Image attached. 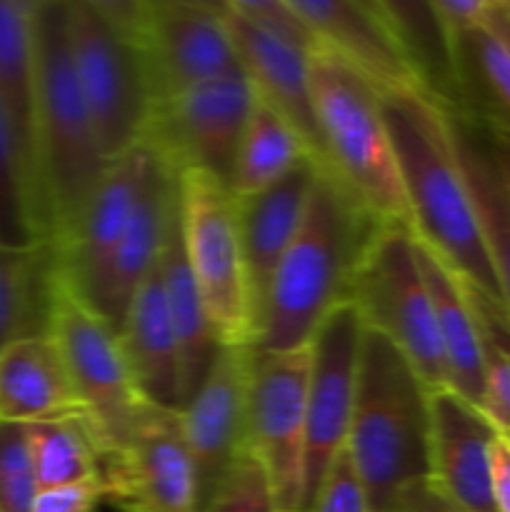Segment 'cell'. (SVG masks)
Wrapping results in <instances>:
<instances>
[{
  "label": "cell",
  "mask_w": 510,
  "mask_h": 512,
  "mask_svg": "<svg viewBox=\"0 0 510 512\" xmlns=\"http://www.w3.org/2000/svg\"><path fill=\"white\" fill-rule=\"evenodd\" d=\"M505 435H508V433H505ZM508 438H510V435H508Z\"/></svg>",
  "instance_id": "bcb514c9"
},
{
  "label": "cell",
  "mask_w": 510,
  "mask_h": 512,
  "mask_svg": "<svg viewBox=\"0 0 510 512\" xmlns=\"http://www.w3.org/2000/svg\"><path fill=\"white\" fill-rule=\"evenodd\" d=\"M318 173L320 165L313 158H305L298 168L290 170L270 188L248 195V198H235L238 200L240 243H243L245 273H248L255 320H258L265 293H268L280 260L285 258L303 228Z\"/></svg>",
  "instance_id": "44dd1931"
},
{
  "label": "cell",
  "mask_w": 510,
  "mask_h": 512,
  "mask_svg": "<svg viewBox=\"0 0 510 512\" xmlns=\"http://www.w3.org/2000/svg\"><path fill=\"white\" fill-rule=\"evenodd\" d=\"M405 60L413 68L423 93L443 105L450 115H463L453 40L445 33L430 0H378Z\"/></svg>",
  "instance_id": "4316f807"
},
{
  "label": "cell",
  "mask_w": 510,
  "mask_h": 512,
  "mask_svg": "<svg viewBox=\"0 0 510 512\" xmlns=\"http://www.w3.org/2000/svg\"><path fill=\"white\" fill-rule=\"evenodd\" d=\"M253 345H223L208 378L183 410L185 440L198 475L200 512L248 453V388Z\"/></svg>",
  "instance_id": "9a60e30c"
},
{
  "label": "cell",
  "mask_w": 510,
  "mask_h": 512,
  "mask_svg": "<svg viewBox=\"0 0 510 512\" xmlns=\"http://www.w3.org/2000/svg\"><path fill=\"white\" fill-rule=\"evenodd\" d=\"M53 245H0V350L50 330L53 305Z\"/></svg>",
  "instance_id": "f1b7e54d"
},
{
  "label": "cell",
  "mask_w": 510,
  "mask_h": 512,
  "mask_svg": "<svg viewBox=\"0 0 510 512\" xmlns=\"http://www.w3.org/2000/svg\"><path fill=\"white\" fill-rule=\"evenodd\" d=\"M310 345L285 353L253 350L248 450L268 478L278 512H303Z\"/></svg>",
  "instance_id": "7c38bea8"
},
{
  "label": "cell",
  "mask_w": 510,
  "mask_h": 512,
  "mask_svg": "<svg viewBox=\"0 0 510 512\" xmlns=\"http://www.w3.org/2000/svg\"><path fill=\"white\" fill-rule=\"evenodd\" d=\"M365 325L353 303H340L310 340L308 438H305L303 512L313 508L325 475L348 445L358 395Z\"/></svg>",
  "instance_id": "4fadbf2b"
},
{
  "label": "cell",
  "mask_w": 510,
  "mask_h": 512,
  "mask_svg": "<svg viewBox=\"0 0 510 512\" xmlns=\"http://www.w3.org/2000/svg\"><path fill=\"white\" fill-rule=\"evenodd\" d=\"M100 500H105L100 483L50 488L40 490L30 512H95Z\"/></svg>",
  "instance_id": "f35d334b"
},
{
  "label": "cell",
  "mask_w": 510,
  "mask_h": 512,
  "mask_svg": "<svg viewBox=\"0 0 510 512\" xmlns=\"http://www.w3.org/2000/svg\"><path fill=\"white\" fill-rule=\"evenodd\" d=\"M380 103L413 235L470 288L503 303L460 163L453 115L423 90L385 93Z\"/></svg>",
  "instance_id": "6da1fadb"
},
{
  "label": "cell",
  "mask_w": 510,
  "mask_h": 512,
  "mask_svg": "<svg viewBox=\"0 0 510 512\" xmlns=\"http://www.w3.org/2000/svg\"><path fill=\"white\" fill-rule=\"evenodd\" d=\"M203 512H278L268 478L250 450L225 475Z\"/></svg>",
  "instance_id": "d590c367"
},
{
  "label": "cell",
  "mask_w": 510,
  "mask_h": 512,
  "mask_svg": "<svg viewBox=\"0 0 510 512\" xmlns=\"http://www.w3.org/2000/svg\"><path fill=\"white\" fill-rule=\"evenodd\" d=\"M493 503L495 512H510V438L505 433L493 443Z\"/></svg>",
  "instance_id": "60d3db41"
},
{
  "label": "cell",
  "mask_w": 510,
  "mask_h": 512,
  "mask_svg": "<svg viewBox=\"0 0 510 512\" xmlns=\"http://www.w3.org/2000/svg\"><path fill=\"white\" fill-rule=\"evenodd\" d=\"M348 303L365 328L400 350L428 390L448 388L433 300L408 225L383 223L375 230L350 280Z\"/></svg>",
  "instance_id": "8992f818"
},
{
  "label": "cell",
  "mask_w": 510,
  "mask_h": 512,
  "mask_svg": "<svg viewBox=\"0 0 510 512\" xmlns=\"http://www.w3.org/2000/svg\"><path fill=\"white\" fill-rule=\"evenodd\" d=\"M433 485L458 512H495L493 443L500 430L453 390L430 393Z\"/></svg>",
  "instance_id": "e0dca14e"
},
{
  "label": "cell",
  "mask_w": 510,
  "mask_h": 512,
  "mask_svg": "<svg viewBox=\"0 0 510 512\" xmlns=\"http://www.w3.org/2000/svg\"><path fill=\"white\" fill-rule=\"evenodd\" d=\"M463 115L468 123L510 130V48L480 23L453 35Z\"/></svg>",
  "instance_id": "83f0119b"
},
{
  "label": "cell",
  "mask_w": 510,
  "mask_h": 512,
  "mask_svg": "<svg viewBox=\"0 0 510 512\" xmlns=\"http://www.w3.org/2000/svg\"><path fill=\"white\" fill-rule=\"evenodd\" d=\"M305 158H313V155L298 130L278 110L255 95V105L250 110L238 155H235L230 190L235 198L260 193L298 168Z\"/></svg>",
  "instance_id": "f546056e"
},
{
  "label": "cell",
  "mask_w": 510,
  "mask_h": 512,
  "mask_svg": "<svg viewBox=\"0 0 510 512\" xmlns=\"http://www.w3.org/2000/svg\"><path fill=\"white\" fill-rule=\"evenodd\" d=\"M45 243L50 240L38 183L8 118L0 110V245L35 248Z\"/></svg>",
  "instance_id": "d6a6232c"
},
{
  "label": "cell",
  "mask_w": 510,
  "mask_h": 512,
  "mask_svg": "<svg viewBox=\"0 0 510 512\" xmlns=\"http://www.w3.org/2000/svg\"><path fill=\"white\" fill-rule=\"evenodd\" d=\"M430 393L390 340L365 328L348 450L370 512H403L435 493Z\"/></svg>",
  "instance_id": "3957f363"
},
{
  "label": "cell",
  "mask_w": 510,
  "mask_h": 512,
  "mask_svg": "<svg viewBox=\"0 0 510 512\" xmlns=\"http://www.w3.org/2000/svg\"><path fill=\"white\" fill-rule=\"evenodd\" d=\"M310 83L325 170L380 223L410 228L408 203L378 90L325 48L310 55Z\"/></svg>",
  "instance_id": "5b68a950"
},
{
  "label": "cell",
  "mask_w": 510,
  "mask_h": 512,
  "mask_svg": "<svg viewBox=\"0 0 510 512\" xmlns=\"http://www.w3.org/2000/svg\"><path fill=\"white\" fill-rule=\"evenodd\" d=\"M150 165L153 153L143 143L108 163L73 233L60 245H53L55 270L73 290H83L88 285L128 228Z\"/></svg>",
  "instance_id": "d6986e66"
},
{
  "label": "cell",
  "mask_w": 510,
  "mask_h": 512,
  "mask_svg": "<svg viewBox=\"0 0 510 512\" xmlns=\"http://www.w3.org/2000/svg\"><path fill=\"white\" fill-rule=\"evenodd\" d=\"M415 253H418L420 268H423L430 300H433L448 390L483 410V340H480V325L475 318L473 303H470L468 285L418 238H415Z\"/></svg>",
  "instance_id": "cb8c5ba5"
},
{
  "label": "cell",
  "mask_w": 510,
  "mask_h": 512,
  "mask_svg": "<svg viewBox=\"0 0 510 512\" xmlns=\"http://www.w3.org/2000/svg\"><path fill=\"white\" fill-rule=\"evenodd\" d=\"M48 333L63 353L85 418L93 423L105 455L123 448L148 403L135 388L115 325L85 303L58 270L53 273Z\"/></svg>",
  "instance_id": "30bf717a"
},
{
  "label": "cell",
  "mask_w": 510,
  "mask_h": 512,
  "mask_svg": "<svg viewBox=\"0 0 510 512\" xmlns=\"http://www.w3.org/2000/svg\"><path fill=\"white\" fill-rule=\"evenodd\" d=\"M308 512H370L368 495L355 473L348 450H340Z\"/></svg>",
  "instance_id": "74e56055"
},
{
  "label": "cell",
  "mask_w": 510,
  "mask_h": 512,
  "mask_svg": "<svg viewBox=\"0 0 510 512\" xmlns=\"http://www.w3.org/2000/svg\"><path fill=\"white\" fill-rule=\"evenodd\" d=\"M103 493L120 512H200L183 410H143L123 448L103 458Z\"/></svg>",
  "instance_id": "5bb4252c"
},
{
  "label": "cell",
  "mask_w": 510,
  "mask_h": 512,
  "mask_svg": "<svg viewBox=\"0 0 510 512\" xmlns=\"http://www.w3.org/2000/svg\"><path fill=\"white\" fill-rule=\"evenodd\" d=\"M130 375L153 408L183 410V368L158 268L135 293L118 328Z\"/></svg>",
  "instance_id": "7402d4cb"
},
{
  "label": "cell",
  "mask_w": 510,
  "mask_h": 512,
  "mask_svg": "<svg viewBox=\"0 0 510 512\" xmlns=\"http://www.w3.org/2000/svg\"><path fill=\"white\" fill-rule=\"evenodd\" d=\"M103 13L133 38L153 105L238 68L223 3L205 0H98Z\"/></svg>",
  "instance_id": "9c48e42d"
},
{
  "label": "cell",
  "mask_w": 510,
  "mask_h": 512,
  "mask_svg": "<svg viewBox=\"0 0 510 512\" xmlns=\"http://www.w3.org/2000/svg\"><path fill=\"white\" fill-rule=\"evenodd\" d=\"M485 133H488L485 153H488L495 175H498L500 188H503L505 198L510 203V130L485 128Z\"/></svg>",
  "instance_id": "b9f144b4"
},
{
  "label": "cell",
  "mask_w": 510,
  "mask_h": 512,
  "mask_svg": "<svg viewBox=\"0 0 510 512\" xmlns=\"http://www.w3.org/2000/svg\"><path fill=\"white\" fill-rule=\"evenodd\" d=\"M33 8L35 0H0V110L8 118L38 183V143H35L38 53H35Z\"/></svg>",
  "instance_id": "484cf974"
},
{
  "label": "cell",
  "mask_w": 510,
  "mask_h": 512,
  "mask_svg": "<svg viewBox=\"0 0 510 512\" xmlns=\"http://www.w3.org/2000/svg\"><path fill=\"white\" fill-rule=\"evenodd\" d=\"M253 105L255 88L238 65L153 105L140 143L175 178L205 170L230 185Z\"/></svg>",
  "instance_id": "8fae6325"
},
{
  "label": "cell",
  "mask_w": 510,
  "mask_h": 512,
  "mask_svg": "<svg viewBox=\"0 0 510 512\" xmlns=\"http://www.w3.org/2000/svg\"><path fill=\"white\" fill-rule=\"evenodd\" d=\"M28 428L40 490L85 483L103 485L105 450L85 415L43 420Z\"/></svg>",
  "instance_id": "4dcf8cb0"
},
{
  "label": "cell",
  "mask_w": 510,
  "mask_h": 512,
  "mask_svg": "<svg viewBox=\"0 0 510 512\" xmlns=\"http://www.w3.org/2000/svg\"><path fill=\"white\" fill-rule=\"evenodd\" d=\"M403 512H458V510H455L453 505H450L448 500H445L443 495H440L438 490H435V493L430 495V498L425 500V503L413 505V508H408V510H403Z\"/></svg>",
  "instance_id": "ee69618b"
},
{
  "label": "cell",
  "mask_w": 510,
  "mask_h": 512,
  "mask_svg": "<svg viewBox=\"0 0 510 512\" xmlns=\"http://www.w3.org/2000/svg\"><path fill=\"white\" fill-rule=\"evenodd\" d=\"M38 493L30 428L0 423V510L30 512Z\"/></svg>",
  "instance_id": "e575fe53"
},
{
  "label": "cell",
  "mask_w": 510,
  "mask_h": 512,
  "mask_svg": "<svg viewBox=\"0 0 510 512\" xmlns=\"http://www.w3.org/2000/svg\"><path fill=\"white\" fill-rule=\"evenodd\" d=\"M68 33L80 93L105 163L140 145L153 110L148 75L133 38L98 0H68Z\"/></svg>",
  "instance_id": "ba28073f"
},
{
  "label": "cell",
  "mask_w": 510,
  "mask_h": 512,
  "mask_svg": "<svg viewBox=\"0 0 510 512\" xmlns=\"http://www.w3.org/2000/svg\"><path fill=\"white\" fill-rule=\"evenodd\" d=\"M453 120L455 133H458L460 163H463L465 180H468L473 203L478 208L480 228H483L490 263H493V273L500 288V300L510 315V203L500 188L488 153L483 145L473 140L470 125L455 115Z\"/></svg>",
  "instance_id": "1f68e13d"
},
{
  "label": "cell",
  "mask_w": 510,
  "mask_h": 512,
  "mask_svg": "<svg viewBox=\"0 0 510 512\" xmlns=\"http://www.w3.org/2000/svg\"><path fill=\"white\" fill-rule=\"evenodd\" d=\"M225 3L245 20H250L255 28L265 30L268 35L303 50V53L313 55L320 48L313 30L300 18L290 0H225Z\"/></svg>",
  "instance_id": "8d00e7d4"
},
{
  "label": "cell",
  "mask_w": 510,
  "mask_h": 512,
  "mask_svg": "<svg viewBox=\"0 0 510 512\" xmlns=\"http://www.w3.org/2000/svg\"><path fill=\"white\" fill-rule=\"evenodd\" d=\"M485 23H488V28L493 30V33L498 35V38L510 48V15L500 8L498 0H493V3H490L488 15H485Z\"/></svg>",
  "instance_id": "7bdbcfd3"
},
{
  "label": "cell",
  "mask_w": 510,
  "mask_h": 512,
  "mask_svg": "<svg viewBox=\"0 0 510 512\" xmlns=\"http://www.w3.org/2000/svg\"><path fill=\"white\" fill-rule=\"evenodd\" d=\"M498 3H500V8L510 15V0H498Z\"/></svg>",
  "instance_id": "f6af8a7d"
},
{
  "label": "cell",
  "mask_w": 510,
  "mask_h": 512,
  "mask_svg": "<svg viewBox=\"0 0 510 512\" xmlns=\"http://www.w3.org/2000/svg\"><path fill=\"white\" fill-rule=\"evenodd\" d=\"M85 415L63 353L50 333L0 350V423L35 425Z\"/></svg>",
  "instance_id": "603a6c76"
},
{
  "label": "cell",
  "mask_w": 510,
  "mask_h": 512,
  "mask_svg": "<svg viewBox=\"0 0 510 512\" xmlns=\"http://www.w3.org/2000/svg\"><path fill=\"white\" fill-rule=\"evenodd\" d=\"M175 205H178V178L153 158L128 228L123 230L115 248L100 263L88 285L75 290L110 325H115V330L123 323L135 293L158 268Z\"/></svg>",
  "instance_id": "2e32d148"
},
{
  "label": "cell",
  "mask_w": 510,
  "mask_h": 512,
  "mask_svg": "<svg viewBox=\"0 0 510 512\" xmlns=\"http://www.w3.org/2000/svg\"><path fill=\"white\" fill-rule=\"evenodd\" d=\"M160 283L165 290L170 320H173L175 335L180 348V368H183V410L193 400L203 380L208 378L215 358L223 350L218 333L213 328L205 300L200 295L195 275L185 258L183 235H180V213L178 205L168 223L163 255L158 260Z\"/></svg>",
  "instance_id": "d4e9b609"
},
{
  "label": "cell",
  "mask_w": 510,
  "mask_h": 512,
  "mask_svg": "<svg viewBox=\"0 0 510 512\" xmlns=\"http://www.w3.org/2000/svg\"><path fill=\"white\" fill-rule=\"evenodd\" d=\"M468 295L480 325V340H483V413L500 433L510 435V315L503 303L488 298L470 285Z\"/></svg>",
  "instance_id": "836d02e7"
},
{
  "label": "cell",
  "mask_w": 510,
  "mask_h": 512,
  "mask_svg": "<svg viewBox=\"0 0 510 512\" xmlns=\"http://www.w3.org/2000/svg\"><path fill=\"white\" fill-rule=\"evenodd\" d=\"M178 213L185 258L223 345H253L255 310L240 243L238 200L205 170L178 175Z\"/></svg>",
  "instance_id": "52a82bcc"
},
{
  "label": "cell",
  "mask_w": 510,
  "mask_h": 512,
  "mask_svg": "<svg viewBox=\"0 0 510 512\" xmlns=\"http://www.w3.org/2000/svg\"><path fill=\"white\" fill-rule=\"evenodd\" d=\"M35 53H38V183L50 245H60L78 225L85 205L103 178L88 105L75 75L68 33V0H35Z\"/></svg>",
  "instance_id": "277c9868"
},
{
  "label": "cell",
  "mask_w": 510,
  "mask_h": 512,
  "mask_svg": "<svg viewBox=\"0 0 510 512\" xmlns=\"http://www.w3.org/2000/svg\"><path fill=\"white\" fill-rule=\"evenodd\" d=\"M223 20L240 68L253 83L255 95L298 130L315 163L325 168L310 83V55L255 28L228 3H223Z\"/></svg>",
  "instance_id": "ffe728a7"
},
{
  "label": "cell",
  "mask_w": 510,
  "mask_h": 512,
  "mask_svg": "<svg viewBox=\"0 0 510 512\" xmlns=\"http://www.w3.org/2000/svg\"><path fill=\"white\" fill-rule=\"evenodd\" d=\"M0 512H3V510H0Z\"/></svg>",
  "instance_id": "7dc6e473"
},
{
  "label": "cell",
  "mask_w": 510,
  "mask_h": 512,
  "mask_svg": "<svg viewBox=\"0 0 510 512\" xmlns=\"http://www.w3.org/2000/svg\"><path fill=\"white\" fill-rule=\"evenodd\" d=\"M380 220L320 168L305 223L288 248L255 320L253 350L308 348L335 305L348 300L350 280Z\"/></svg>",
  "instance_id": "7a4b0ae2"
},
{
  "label": "cell",
  "mask_w": 510,
  "mask_h": 512,
  "mask_svg": "<svg viewBox=\"0 0 510 512\" xmlns=\"http://www.w3.org/2000/svg\"><path fill=\"white\" fill-rule=\"evenodd\" d=\"M430 3H433V10L443 23L445 33L453 38V35L465 33V30L483 23L493 0H430Z\"/></svg>",
  "instance_id": "ab89813d"
},
{
  "label": "cell",
  "mask_w": 510,
  "mask_h": 512,
  "mask_svg": "<svg viewBox=\"0 0 510 512\" xmlns=\"http://www.w3.org/2000/svg\"><path fill=\"white\" fill-rule=\"evenodd\" d=\"M320 48L338 55L380 95L423 90L378 0H290Z\"/></svg>",
  "instance_id": "ac0fdd59"
}]
</instances>
